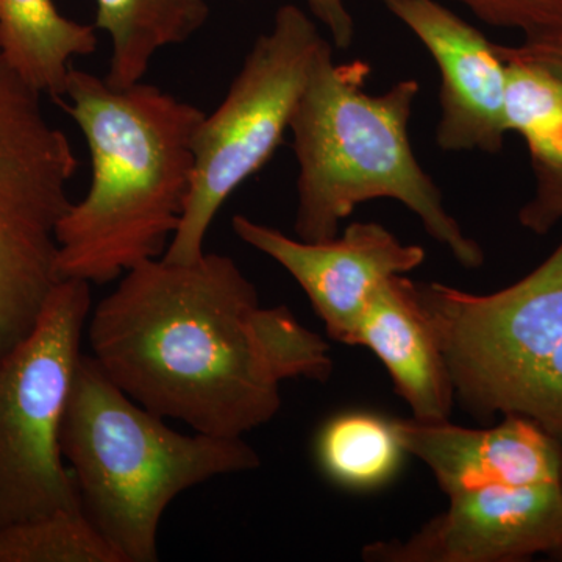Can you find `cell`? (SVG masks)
I'll return each mask as SVG.
<instances>
[{
  "label": "cell",
  "instance_id": "cell-1",
  "mask_svg": "<svg viewBox=\"0 0 562 562\" xmlns=\"http://www.w3.org/2000/svg\"><path fill=\"white\" fill-rule=\"evenodd\" d=\"M91 357L128 397L192 431L243 438L281 408V384L327 383V341L286 305H261L233 258H155L91 310Z\"/></svg>",
  "mask_w": 562,
  "mask_h": 562
},
{
  "label": "cell",
  "instance_id": "cell-2",
  "mask_svg": "<svg viewBox=\"0 0 562 562\" xmlns=\"http://www.w3.org/2000/svg\"><path fill=\"white\" fill-rule=\"evenodd\" d=\"M66 106L91 155V187L58 225V273L105 284L161 258L179 228L205 116L155 85L113 88L70 69Z\"/></svg>",
  "mask_w": 562,
  "mask_h": 562
},
{
  "label": "cell",
  "instance_id": "cell-3",
  "mask_svg": "<svg viewBox=\"0 0 562 562\" xmlns=\"http://www.w3.org/2000/svg\"><path fill=\"white\" fill-rule=\"evenodd\" d=\"M369 77L368 61L336 63L330 41L314 61L290 124L299 166L295 235L330 241L358 205L392 199L462 268H482V246L446 210L441 190L414 155L408 124L419 81L401 80L373 95L366 90Z\"/></svg>",
  "mask_w": 562,
  "mask_h": 562
},
{
  "label": "cell",
  "instance_id": "cell-4",
  "mask_svg": "<svg viewBox=\"0 0 562 562\" xmlns=\"http://www.w3.org/2000/svg\"><path fill=\"white\" fill-rule=\"evenodd\" d=\"M60 443L81 509L121 562L158 561L161 519L181 492L261 464L244 438L173 430L85 353L63 417Z\"/></svg>",
  "mask_w": 562,
  "mask_h": 562
},
{
  "label": "cell",
  "instance_id": "cell-5",
  "mask_svg": "<svg viewBox=\"0 0 562 562\" xmlns=\"http://www.w3.org/2000/svg\"><path fill=\"white\" fill-rule=\"evenodd\" d=\"M412 292L465 413L525 417L562 439V243L505 290L412 280Z\"/></svg>",
  "mask_w": 562,
  "mask_h": 562
},
{
  "label": "cell",
  "instance_id": "cell-6",
  "mask_svg": "<svg viewBox=\"0 0 562 562\" xmlns=\"http://www.w3.org/2000/svg\"><path fill=\"white\" fill-rule=\"evenodd\" d=\"M328 40L299 7H280L221 105L195 132L194 176L180 225L162 258L199 260L206 233L233 192L260 171L290 128L317 55Z\"/></svg>",
  "mask_w": 562,
  "mask_h": 562
},
{
  "label": "cell",
  "instance_id": "cell-7",
  "mask_svg": "<svg viewBox=\"0 0 562 562\" xmlns=\"http://www.w3.org/2000/svg\"><path fill=\"white\" fill-rule=\"evenodd\" d=\"M91 310V284L61 280L32 331L0 355V525L81 508L60 435Z\"/></svg>",
  "mask_w": 562,
  "mask_h": 562
},
{
  "label": "cell",
  "instance_id": "cell-8",
  "mask_svg": "<svg viewBox=\"0 0 562 562\" xmlns=\"http://www.w3.org/2000/svg\"><path fill=\"white\" fill-rule=\"evenodd\" d=\"M79 160L43 94L0 50V355L38 322L58 273V225Z\"/></svg>",
  "mask_w": 562,
  "mask_h": 562
},
{
  "label": "cell",
  "instance_id": "cell-9",
  "mask_svg": "<svg viewBox=\"0 0 562 562\" xmlns=\"http://www.w3.org/2000/svg\"><path fill=\"white\" fill-rule=\"evenodd\" d=\"M562 552L561 482L487 486L450 495L449 506L405 539L362 547L368 562H517Z\"/></svg>",
  "mask_w": 562,
  "mask_h": 562
},
{
  "label": "cell",
  "instance_id": "cell-10",
  "mask_svg": "<svg viewBox=\"0 0 562 562\" xmlns=\"http://www.w3.org/2000/svg\"><path fill=\"white\" fill-rule=\"evenodd\" d=\"M235 235L279 262L305 292L325 331L350 346L351 336L373 291L391 277L419 268L427 254L402 243L376 222H353L330 241L308 243L236 214Z\"/></svg>",
  "mask_w": 562,
  "mask_h": 562
},
{
  "label": "cell",
  "instance_id": "cell-11",
  "mask_svg": "<svg viewBox=\"0 0 562 562\" xmlns=\"http://www.w3.org/2000/svg\"><path fill=\"white\" fill-rule=\"evenodd\" d=\"M430 52L441 72L436 144L446 151L501 154L505 61L495 43L436 0H379Z\"/></svg>",
  "mask_w": 562,
  "mask_h": 562
},
{
  "label": "cell",
  "instance_id": "cell-12",
  "mask_svg": "<svg viewBox=\"0 0 562 562\" xmlns=\"http://www.w3.org/2000/svg\"><path fill=\"white\" fill-rule=\"evenodd\" d=\"M394 425L406 454L430 469L447 497L487 486L561 482L562 439L525 417L505 416L490 428L413 417Z\"/></svg>",
  "mask_w": 562,
  "mask_h": 562
},
{
  "label": "cell",
  "instance_id": "cell-13",
  "mask_svg": "<svg viewBox=\"0 0 562 562\" xmlns=\"http://www.w3.org/2000/svg\"><path fill=\"white\" fill-rule=\"evenodd\" d=\"M350 346L383 362L395 391L420 422L450 420L454 392L438 342L414 301L412 280L383 281L368 301Z\"/></svg>",
  "mask_w": 562,
  "mask_h": 562
},
{
  "label": "cell",
  "instance_id": "cell-14",
  "mask_svg": "<svg viewBox=\"0 0 562 562\" xmlns=\"http://www.w3.org/2000/svg\"><path fill=\"white\" fill-rule=\"evenodd\" d=\"M95 49L94 27L63 16L52 0H0V50L41 94L65 98L72 61Z\"/></svg>",
  "mask_w": 562,
  "mask_h": 562
},
{
  "label": "cell",
  "instance_id": "cell-15",
  "mask_svg": "<svg viewBox=\"0 0 562 562\" xmlns=\"http://www.w3.org/2000/svg\"><path fill=\"white\" fill-rule=\"evenodd\" d=\"M94 29L109 33L105 80L113 88L143 81L161 49L187 43L210 18L206 0H95Z\"/></svg>",
  "mask_w": 562,
  "mask_h": 562
},
{
  "label": "cell",
  "instance_id": "cell-16",
  "mask_svg": "<svg viewBox=\"0 0 562 562\" xmlns=\"http://www.w3.org/2000/svg\"><path fill=\"white\" fill-rule=\"evenodd\" d=\"M314 452L324 475L351 491L390 483L406 454L394 419L364 412L342 413L325 422Z\"/></svg>",
  "mask_w": 562,
  "mask_h": 562
},
{
  "label": "cell",
  "instance_id": "cell-17",
  "mask_svg": "<svg viewBox=\"0 0 562 562\" xmlns=\"http://www.w3.org/2000/svg\"><path fill=\"white\" fill-rule=\"evenodd\" d=\"M503 61L506 132L522 136L531 162L562 166V81L535 63Z\"/></svg>",
  "mask_w": 562,
  "mask_h": 562
},
{
  "label": "cell",
  "instance_id": "cell-18",
  "mask_svg": "<svg viewBox=\"0 0 562 562\" xmlns=\"http://www.w3.org/2000/svg\"><path fill=\"white\" fill-rule=\"evenodd\" d=\"M0 562H121L81 508L0 525Z\"/></svg>",
  "mask_w": 562,
  "mask_h": 562
},
{
  "label": "cell",
  "instance_id": "cell-19",
  "mask_svg": "<svg viewBox=\"0 0 562 562\" xmlns=\"http://www.w3.org/2000/svg\"><path fill=\"white\" fill-rule=\"evenodd\" d=\"M484 24L531 35L562 25V0H457Z\"/></svg>",
  "mask_w": 562,
  "mask_h": 562
},
{
  "label": "cell",
  "instance_id": "cell-20",
  "mask_svg": "<svg viewBox=\"0 0 562 562\" xmlns=\"http://www.w3.org/2000/svg\"><path fill=\"white\" fill-rule=\"evenodd\" d=\"M536 190L530 201L519 211L524 228L547 235L562 221V166L532 162Z\"/></svg>",
  "mask_w": 562,
  "mask_h": 562
},
{
  "label": "cell",
  "instance_id": "cell-21",
  "mask_svg": "<svg viewBox=\"0 0 562 562\" xmlns=\"http://www.w3.org/2000/svg\"><path fill=\"white\" fill-rule=\"evenodd\" d=\"M495 47L502 60L517 58V60L535 63L562 81V25L525 35L519 46L495 44Z\"/></svg>",
  "mask_w": 562,
  "mask_h": 562
},
{
  "label": "cell",
  "instance_id": "cell-22",
  "mask_svg": "<svg viewBox=\"0 0 562 562\" xmlns=\"http://www.w3.org/2000/svg\"><path fill=\"white\" fill-rule=\"evenodd\" d=\"M310 11L330 33L338 49H349L355 40V21L346 0H306Z\"/></svg>",
  "mask_w": 562,
  "mask_h": 562
},
{
  "label": "cell",
  "instance_id": "cell-23",
  "mask_svg": "<svg viewBox=\"0 0 562 562\" xmlns=\"http://www.w3.org/2000/svg\"><path fill=\"white\" fill-rule=\"evenodd\" d=\"M561 486H562V472H561ZM554 560L562 561V552L560 554H558V557L554 558Z\"/></svg>",
  "mask_w": 562,
  "mask_h": 562
}]
</instances>
